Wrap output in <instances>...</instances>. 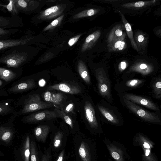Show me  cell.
I'll list each match as a JSON object with an SVG mask.
<instances>
[{
    "label": "cell",
    "instance_id": "5bb4252c",
    "mask_svg": "<svg viewBox=\"0 0 161 161\" xmlns=\"http://www.w3.org/2000/svg\"><path fill=\"white\" fill-rule=\"evenodd\" d=\"M145 82V80L139 79H131L127 80L126 81H124L121 84L118 83L117 86L119 87V88L122 91L136 88L139 87H141L143 85Z\"/></svg>",
    "mask_w": 161,
    "mask_h": 161
},
{
    "label": "cell",
    "instance_id": "83f0119b",
    "mask_svg": "<svg viewBox=\"0 0 161 161\" xmlns=\"http://www.w3.org/2000/svg\"><path fill=\"white\" fill-rule=\"evenodd\" d=\"M30 155V141L29 136H27L25 141L22 155L24 161H29Z\"/></svg>",
    "mask_w": 161,
    "mask_h": 161
},
{
    "label": "cell",
    "instance_id": "3957f363",
    "mask_svg": "<svg viewBox=\"0 0 161 161\" xmlns=\"http://www.w3.org/2000/svg\"><path fill=\"white\" fill-rule=\"evenodd\" d=\"M95 76L99 94L107 102L112 103L111 84L107 72L103 68H99L95 70Z\"/></svg>",
    "mask_w": 161,
    "mask_h": 161
},
{
    "label": "cell",
    "instance_id": "681fc988",
    "mask_svg": "<svg viewBox=\"0 0 161 161\" xmlns=\"http://www.w3.org/2000/svg\"></svg>",
    "mask_w": 161,
    "mask_h": 161
},
{
    "label": "cell",
    "instance_id": "ee69618b",
    "mask_svg": "<svg viewBox=\"0 0 161 161\" xmlns=\"http://www.w3.org/2000/svg\"><path fill=\"white\" fill-rule=\"evenodd\" d=\"M126 39L125 38L123 41L120 46L115 51H122L126 48Z\"/></svg>",
    "mask_w": 161,
    "mask_h": 161
},
{
    "label": "cell",
    "instance_id": "f6af8a7d",
    "mask_svg": "<svg viewBox=\"0 0 161 161\" xmlns=\"http://www.w3.org/2000/svg\"><path fill=\"white\" fill-rule=\"evenodd\" d=\"M9 31L7 30H5L3 28H0V37L8 33Z\"/></svg>",
    "mask_w": 161,
    "mask_h": 161
},
{
    "label": "cell",
    "instance_id": "836d02e7",
    "mask_svg": "<svg viewBox=\"0 0 161 161\" xmlns=\"http://www.w3.org/2000/svg\"><path fill=\"white\" fill-rule=\"evenodd\" d=\"M63 17L64 15H62L60 16L57 19H54L52 21L50 24L45 28L43 31H45L48 30L52 29L55 26H57L61 22Z\"/></svg>",
    "mask_w": 161,
    "mask_h": 161
},
{
    "label": "cell",
    "instance_id": "60d3db41",
    "mask_svg": "<svg viewBox=\"0 0 161 161\" xmlns=\"http://www.w3.org/2000/svg\"><path fill=\"white\" fill-rule=\"evenodd\" d=\"M81 36V34L79 35L70 38L68 42L69 45L71 46L74 44L78 41Z\"/></svg>",
    "mask_w": 161,
    "mask_h": 161
},
{
    "label": "cell",
    "instance_id": "5b68a950",
    "mask_svg": "<svg viewBox=\"0 0 161 161\" xmlns=\"http://www.w3.org/2000/svg\"><path fill=\"white\" fill-rule=\"evenodd\" d=\"M52 106L51 103L41 101L39 94H35L30 95L25 101L22 113L33 112Z\"/></svg>",
    "mask_w": 161,
    "mask_h": 161
},
{
    "label": "cell",
    "instance_id": "ac0fdd59",
    "mask_svg": "<svg viewBox=\"0 0 161 161\" xmlns=\"http://www.w3.org/2000/svg\"><path fill=\"white\" fill-rule=\"evenodd\" d=\"M122 24L116 25L112 29L107 38L108 44H110L122 36L123 34Z\"/></svg>",
    "mask_w": 161,
    "mask_h": 161
},
{
    "label": "cell",
    "instance_id": "f35d334b",
    "mask_svg": "<svg viewBox=\"0 0 161 161\" xmlns=\"http://www.w3.org/2000/svg\"><path fill=\"white\" fill-rule=\"evenodd\" d=\"M8 20L6 18L0 16V28L1 27H5L9 24Z\"/></svg>",
    "mask_w": 161,
    "mask_h": 161
},
{
    "label": "cell",
    "instance_id": "f546056e",
    "mask_svg": "<svg viewBox=\"0 0 161 161\" xmlns=\"http://www.w3.org/2000/svg\"><path fill=\"white\" fill-rule=\"evenodd\" d=\"M100 11L98 9H90L80 12L74 17V18H80L93 15L97 13Z\"/></svg>",
    "mask_w": 161,
    "mask_h": 161
},
{
    "label": "cell",
    "instance_id": "d6986e66",
    "mask_svg": "<svg viewBox=\"0 0 161 161\" xmlns=\"http://www.w3.org/2000/svg\"><path fill=\"white\" fill-rule=\"evenodd\" d=\"M120 13L125 29L126 33L130 39L131 45L134 49L138 52V50L134 40L133 32L131 25L127 21L124 15L121 13L120 12Z\"/></svg>",
    "mask_w": 161,
    "mask_h": 161
},
{
    "label": "cell",
    "instance_id": "ffe728a7",
    "mask_svg": "<svg viewBox=\"0 0 161 161\" xmlns=\"http://www.w3.org/2000/svg\"><path fill=\"white\" fill-rule=\"evenodd\" d=\"M152 95L153 97L158 99L161 97V78H154L151 81Z\"/></svg>",
    "mask_w": 161,
    "mask_h": 161
},
{
    "label": "cell",
    "instance_id": "74e56055",
    "mask_svg": "<svg viewBox=\"0 0 161 161\" xmlns=\"http://www.w3.org/2000/svg\"><path fill=\"white\" fill-rule=\"evenodd\" d=\"M53 93L49 91H47L43 94V98L46 102L51 103V98Z\"/></svg>",
    "mask_w": 161,
    "mask_h": 161
},
{
    "label": "cell",
    "instance_id": "cb8c5ba5",
    "mask_svg": "<svg viewBox=\"0 0 161 161\" xmlns=\"http://www.w3.org/2000/svg\"><path fill=\"white\" fill-rule=\"evenodd\" d=\"M30 159L31 161H40L39 151L36 142L32 141L30 142Z\"/></svg>",
    "mask_w": 161,
    "mask_h": 161
},
{
    "label": "cell",
    "instance_id": "4dcf8cb0",
    "mask_svg": "<svg viewBox=\"0 0 161 161\" xmlns=\"http://www.w3.org/2000/svg\"><path fill=\"white\" fill-rule=\"evenodd\" d=\"M69 153L67 155L64 148L62 149L58 153L55 154L53 161H68Z\"/></svg>",
    "mask_w": 161,
    "mask_h": 161
},
{
    "label": "cell",
    "instance_id": "484cf974",
    "mask_svg": "<svg viewBox=\"0 0 161 161\" xmlns=\"http://www.w3.org/2000/svg\"><path fill=\"white\" fill-rule=\"evenodd\" d=\"M126 38V34L124 32L123 35L119 38L115 40L107 45L109 52L115 51L120 46L123 41Z\"/></svg>",
    "mask_w": 161,
    "mask_h": 161
},
{
    "label": "cell",
    "instance_id": "8d00e7d4",
    "mask_svg": "<svg viewBox=\"0 0 161 161\" xmlns=\"http://www.w3.org/2000/svg\"><path fill=\"white\" fill-rule=\"evenodd\" d=\"M9 3L6 5V8L10 12L14 15L16 14L18 12L16 9L14 0H9Z\"/></svg>",
    "mask_w": 161,
    "mask_h": 161
},
{
    "label": "cell",
    "instance_id": "b9f144b4",
    "mask_svg": "<svg viewBox=\"0 0 161 161\" xmlns=\"http://www.w3.org/2000/svg\"><path fill=\"white\" fill-rule=\"evenodd\" d=\"M74 105L72 103L69 104L66 107L64 111L65 113H68L72 111L74 108Z\"/></svg>",
    "mask_w": 161,
    "mask_h": 161
},
{
    "label": "cell",
    "instance_id": "c3c4849f",
    "mask_svg": "<svg viewBox=\"0 0 161 161\" xmlns=\"http://www.w3.org/2000/svg\"><path fill=\"white\" fill-rule=\"evenodd\" d=\"M2 84V81L0 80V86Z\"/></svg>",
    "mask_w": 161,
    "mask_h": 161
},
{
    "label": "cell",
    "instance_id": "30bf717a",
    "mask_svg": "<svg viewBox=\"0 0 161 161\" xmlns=\"http://www.w3.org/2000/svg\"><path fill=\"white\" fill-rule=\"evenodd\" d=\"M27 59L25 53L15 52L2 58L0 62L6 64L8 67L17 68L24 62Z\"/></svg>",
    "mask_w": 161,
    "mask_h": 161
},
{
    "label": "cell",
    "instance_id": "7dc6e473",
    "mask_svg": "<svg viewBox=\"0 0 161 161\" xmlns=\"http://www.w3.org/2000/svg\"><path fill=\"white\" fill-rule=\"evenodd\" d=\"M0 6L4 7L6 8V5H2L0 4Z\"/></svg>",
    "mask_w": 161,
    "mask_h": 161
},
{
    "label": "cell",
    "instance_id": "e575fe53",
    "mask_svg": "<svg viewBox=\"0 0 161 161\" xmlns=\"http://www.w3.org/2000/svg\"><path fill=\"white\" fill-rule=\"evenodd\" d=\"M60 111L62 118L63 119L65 122L69 125L72 130L74 128V126L71 118L64 112L63 109L60 110Z\"/></svg>",
    "mask_w": 161,
    "mask_h": 161
},
{
    "label": "cell",
    "instance_id": "277c9868",
    "mask_svg": "<svg viewBox=\"0 0 161 161\" xmlns=\"http://www.w3.org/2000/svg\"><path fill=\"white\" fill-rule=\"evenodd\" d=\"M121 99L122 104L129 111L143 121L153 124L161 123V118L157 113L149 112L128 100Z\"/></svg>",
    "mask_w": 161,
    "mask_h": 161
},
{
    "label": "cell",
    "instance_id": "f1b7e54d",
    "mask_svg": "<svg viewBox=\"0 0 161 161\" xmlns=\"http://www.w3.org/2000/svg\"><path fill=\"white\" fill-rule=\"evenodd\" d=\"M43 151L41 150L39 151L40 161H52V152L50 148L43 147Z\"/></svg>",
    "mask_w": 161,
    "mask_h": 161
},
{
    "label": "cell",
    "instance_id": "ab89813d",
    "mask_svg": "<svg viewBox=\"0 0 161 161\" xmlns=\"http://www.w3.org/2000/svg\"><path fill=\"white\" fill-rule=\"evenodd\" d=\"M128 66V64L125 61H121L119 65L118 69L120 72L125 70Z\"/></svg>",
    "mask_w": 161,
    "mask_h": 161
},
{
    "label": "cell",
    "instance_id": "2e32d148",
    "mask_svg": "<svg viewBox=\"0 0 161 161\" xmlns=\"http://www.w3.org/2000/svg\"><path fill=\"white\" fill-rule=\"evenodd\" d=\"M36 86V84L33 79H29L20 83L11 88V91L13 92H19L32 89Z\"/></svg>",
    "mask_w": 161,
    "mask_h": 161
},
{
    "label": "cell",
    "instance_id": "1f68e13d",
    "mask_svg": "<svg viewBox=\"0 0 161 161\" xmlns=\"http://www.w3.org/2000/svg\"><path fill=\"white\" fill-rule=\"evenodd\" d=\"M59 8L58 6H54L47 9L43 12L42 16L44 17L49 18L52 17V15H55L58 13Z\"/></svg>",
    "mask_w": 161,
    "mask_h": 161
},
{
    "label": "cell",
    "instance_id": "8992f818",
    "mask_svg": "<svg viewBox=\"0 0 161 161\" xmlns=\"http://www.w3.org/2000/svg\"><path fill=\"white\" fill-rule=\"evenodd\" d=\"M121 99H125L138 105H141L148 109L156 111H160L158 106L148 98L142 96L126 92L121 93Z\"/></svg>",
    "mask_w": 161,
    "mask_h": 161
},
{
    "label": "cell",
    "instance_id": "9c48e42d",
    "mask_svg": "<svg viewBox=\"0 0 161 161\" xmlns=\"http://www.w3.org/2000/svg\"><path fill=\"white\" fill-rule=\"evenodd\" d=\"M68 135L62 130L56 131L50 138L49 148L53 153L64 148L67 142Z\"/></svg>",
    "mask_w": 161,
    "mask_h": 161
},
{
    "label": "cell",
    "instance_id": "9a60e30c",
    "mask_svg": "<svg viewBox=\"0 0 161 161\" xmlns=\"http://www.w3.org/2000/svg\"><path fill=\"white\" fill-rule=\"evenodd\" d=\"M101 32L99 31H97L89 35L86 39L83 45L82 51L84 52L92 47L100 37Z\"/></svg>",
    "mask_w": 161,
    "mask_h": 161
},
{
    "label": "cell",
    "instance_id": "d590c367",
    "mask_svg": "<svg viewBox=\"0 0 161 161\" xmlns=\"http://www.w3.org/2000/svg\"><path fill=\"white\" fill-rule=\"evenodd\" d=\"M142 145L144 147L145 156L146 157V158L148 159L149 157L151 158L150 146L147 141L143 142Z\"/></svg>",
    "mask_w": 161,
    "mask_h": 161
},
{
    "label": "cell",
    "instance_id": "44dd1931",
    "mask_svg": "<svg viewBox=\"0 0 161 161\" xmlns=\"http://www.w3.org/2000/svg\"><path fill=\"white\" fill-rule=\"evenodd\" d=\"M78 70L79 75L84 81L86 84H90L91 83L90 76L87 67L83 61H79Z\"/></svg>",
    "mask_w": 161,
    "mask_h": 161
},
{
    "label": "cell",
    "instance_id": "8fae6325",
    "mask_svg": "<svg viewBox=\"0 0 161 161\" xmlns=\"http://www.w3.org/2000/svg\"><path fill=\"white\" fill-rule=\"evenodd\" d=\"M49 90H57L71 94H76L81 92L80 87L79 86L61 82L49 86Z\"/></svg>",
    "mask_w": 161,
    "mask_h": 161
},
{
    "label": "cell",
    "instance_id": "52a82bcc",
    "mask_svg": "<svg viewBox=\"0 0 161 161\" xmlns=\"http://www.w3.org/2000/svg\"><path fill=\"white\" fill-rule=\"evenodd\" d=\"M86 118L89 127L92 129L98 130L101 126L100 119L92 104L89 100L86 101L84 106Z\"/></svg>",
    "mask_w": 161,
    "mask_h": 161
},
{
    "label": "cell",
    "instance_id": "6da1fadb",
    "mask_svg": "<svg viewBox=\"0 0 161 161\" xmlns=\"http://www.w3.org/2000/svg\"><path fill=\"white\" fill-rule=\"evenodd\" d=\"M73 156L76 161H92L89 141L81 134L76 135L72 140Z\"/></svg>",
    "mask_w": 161,
    "mask_h": 161
},
{
    "label": "cell",
    "instance_id": "d4e9b609",
    "mask_svg": "<svg viewBox=\"0 0 161 161\" xmlns=\"http://www.w3.org/2000/svg\"><path fill=\"white\" fill-rule=\"evenodd\" d=\"M13 135L12 131L8 128L0 127V140L8 143L11 140Z\"/></svg>",
    "mask_w": 161,
    "mask_h": 161
},
{
    "label": "cell",
    "instance_id": "d6a6232c",
    "mask_svg": "<svg viewBox=\"0 0 161 161\" xmlns=\"http://www.w3.org/2000/svg\"><path fill=\"white\" fill-rule=\"evenodd\" d=\"M63 99V96L60 93H53L51 103L55 105H59L62 102Z\"/></svg>",
    "mask_w": 161,
    "mask_h": 161
},
{
    "label": "cell",
    "instance_id": "7c38bea8",
    "mask_svg": "<svg viewBox=\"0 0 161 161\" xmlns=\"http://www.w3.org/2000/svg\"><path fill=\"white\" fill-rule=\"evenodd\" d=\"M153 65L147 63L139 62L135 63L129 69V72H136L143 76L151 74L154 70Z\"/></svg>",
    "mask_w": 161,
    "mask_h": 161
},
{
    "label": "cell",
    "instance_id": "e0dca14e",
    "mask_svg": "<svg viewBox=\"0 0 161 161\" xmlns=\"http://www.w3.org/2000/svg\"><path fill=\"white\" fill-rule=\"evenodd\" d=\"M29 40L25 39L0 41V50L25 44Z\"/></svg>",
    "mask_w": 161,
    "mask_h": 161
},
{
    "label": "cell",
    "instance_id": "bcb514c9",
    "mask_svg": "<svg viewBox=\"0 0 161 161\" xmlns=\"http://www.w3.org/2000/svg\"><path fill=\"white\" fill-rule=\"evenodd\" d=\"M4 109V108H3L2 107H0V113L3 112Z\"/></svg>",
    "mask_w": 161,
    "mask_h": 161
},
{
    "label": "cell",
    "instance_id": "603a6c76",
    "mask_svg": "<svg viewBox=\"0 0 161 161\" xmlns=\"http://www.w3.org/2000/svg\"><path fill=\"white\" fill-rule=\"evenodd\" d=\"M156 0L146 1H138L123 4L122 7L125 8L133 9L146 7L155 3Z\"/></svg>",
    "mask_w": 161,
    "mask_h": 161
},
{
    "label": "cell",
    "instance_id": "4fadbf2b",
    "mask_svg": "<svg viewBox=\"0 0 161 161\" xmlns=\"http://www.w3.org/2000/svg\"><path fill=\"white\" fill-rule=\"evenodd\" d=\"M50 131V127L48 125H41L37 126L34 130L36 140L38 142L45 143Z\"/></svg>",
    "mask_w": 161,
    "mask_h": 161
},
{
    "label": "cell",
    "instance_id": "ba28073f",
    "mask_svg": "<svg viewBox=\"0 0 161 161\" xmlns=\"http://www.w3.org/2000/svg\"><path fill=\"white\" fill-rule=\"evenodd\" d=\"M57 118H62L61 111L55 108L53 110H45L32 114L27 116L26 119L29 123H36Z\"/></svg>",
    "mask_w": 161,
    "mask_h": 161
},
{
    "label": "cell",
    "instance_id": "7a4b0ae2",
    "mask_svg": "<svg viewBox=\"0 0 161 161\" xmlns=\"http://www.w3.org/2000/svg\"><path fill=\"white\" fill-rule=\"evenodd\" d=\"M97 107L101 121L117 125L123 123L122 115L116 107L102 100Z\"/></svg>",
    "mask_w": 161,
    "mask_h": 161
},
{
    "label": "cell",
    "instance_id": "4316f807",
    "mask_svg": "<svg viewBox=\"0 0 161 161\" xmlns=\"http://www.w3.org/2000/svg\"><path fill=\"white\" fill-rule=\"evenodd\" d=\"M16 74L10 70L0 67V77L6 81H9L14 78Z\"/></svg>",
    "mask_w": 161,
    "mask_h": 161
},
{
    "label": "cell",
    "instance_id": "7402d4cb",
    "mask_svg": "<svg viewBox=\"0 0 161 161\" xmlns=\"http://www.w3.org/2000/svg\"><path fill=\"white\" fill-rule=\"evenodd\" d=\"M134 39L138 51L143 49L147 45L148 40V38L145 34L142 32L138 31L135 33Z\"/></svg>",
    "mask_w": 161,
    "mask_h": 161
},
{
    "label": "cell",
    "instance_id": "7bdbcfd3",
    "mask_svg": "<svg viewBox=\"0 0 161 161\" xmlns=\"http://www.w3.org/2000/svg\"><path fill=\"white\" fill-rule=\"evenodd\" d=\"M111 154L112 157L116 161H119L120 159V156L116 151H113Z\"/></svg>",
    "mask_w": 161,
    "mask_h": 161
}]
</instances>
